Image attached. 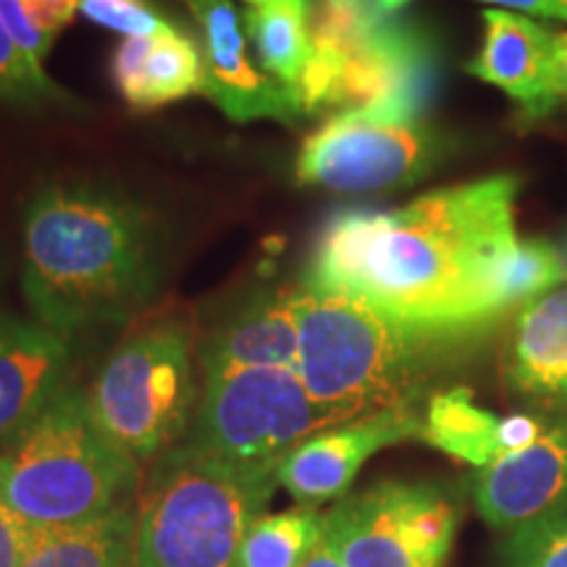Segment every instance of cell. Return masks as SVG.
<instances>
[{
    "instance_id": "cell-1",
    "label": "cell",
    "mask_w": 567,
    "mask_h": 567,
    "mask_svg": "<svg viewBox=\"0 0 567 567\" xmlns=\"http://www.w3.org/2000/svg\"><path fill=\"white\" fill-rule=\"evenodd\" d=\"M517 193L515 174H496L402 208L339 210L302 281L423 334L476 344L509 313L502 281L520 245Z\"/></svg>"
},
{
    "instance_id": "cell-2",
    "label": "cell",
    "mask_w": 567,
    "mask_h": 567,
    "mask_svg": "<svg viewBox=\"0 0 567 567\" xmlns=\"http://www.w3.org/2000/svg\"><path fill=\"white\" fill-rule=\"evenodd\" d=\"M21 284L38 323L63 337L130 321L155 289L151 221L103 189H40L24 218Z\"/></svg>"
},
{
    "instance_id": "cell-3",
    "label": "cell",
    "mask_w": 567,
    "mask_h": 567,
    "mask_svg": "<svg viewBox=\"0 0 567 567\" xmlns=\"http://www.w3.org/2000/svg\"><path fill=\"white\" fill-rule=\"evenodd\" d=\"M297 375L337 423L417 405L431 375L471 347L423 334L352 297L305 281L297 287Z\"/></svg>"
},
{
    "instance_id": "cell-4",
    "label": "cell",
    "mask_w": 567,
    "mask_h": 567,
    "mask_svg": "<svg viewBox=\"0 0 567 567\" xmlns=\"http://www.w3.org/2000/svg\"><path fill=\"white\" fill-rule=\"evenodd\" d=\"M276 484V467L234 463L189 439L163 452L137 488L134 567H234Z\"/></svg>"
},
{
    "instance_id": "cell-5",
    "label": "cell",
    "mask_w": 567,
    "mask_h": 567,
    "mask_svg": "<svg viewBox=\"0 0 567 567\" xmlns=\"http://www.w3.org/2000/svg\"><path fill=\"white\" fill-rule=\"evenodd\" d=\"M140 481V463L103 434L80 386H63L34 421L0 444V499L38 528L111 513L126 505Z\"/></svg>"
},
{
    "instance_id": "cell-6",
    "label": "cell",
    "mask_w": 567,
    "mask_h": 567,
    "mask_svg": "<svg viewBox=\"0 0 567 567\" xmlns=\"http://www.w3.org/2000/svg\"><path fill=\"white\" fill-rule=\"evenodd\" d=\"M436 76L431 34L375 0L310 3V61L297 87L302 116L354 109L421 116Z\"/></svg>"
},
{
    "instance_id": "cell-7",
    "label": "cell",
    "mask_w": 567,
    "mask_h": 567,
    "mask_svg": "<svg viewBox=\"0 0 567 567\" xmlns=\"http://www.w3.org/2000/svg\"><path fill=\"white\" fill-rule=\"evenodd\" d=\"M87 402L103 434L140 465L179 446L197 410L187 326L155 323L118 344L92 381Z\"/></svg>"
},
{
    "instance_id": "cell-8",
    "label": "cell",
    "mask_w": 567,
    "mask_h": 567,
    "mask_svg": "<svg viewBox=\"0 0 567 567\" xmlns=\"http://www.w3.org/2000/svg\"><path fill=\"white\" fill-rule=\"evenodd\" d=\"M339 425L295 368H245L205 375L189 442L243 465L279 467L297 444Z\"/></svg>"
},
{
    "instance_id": "cell-9",
    "label": "cell",
    "mask_w": 567,
    "mask_h": 567,
    "mask_svg": "<svg viewBox=\"0 0 567 567\" xmlns=\"http://www.w3.org/2000/svg\"><path fill=\"white\" fill-rule=\"evenodd\" d=\"M457 523V502L442 486L381 481L323 515V542L342 567H444Z\"/></svg>"
},
{
    "instance_id": "cell-10",
    "label": "cell",
    "mask_w": 567,
    "mask_h": 567,
    "mask_svg": "<svg viewBox=\"0 0 567 567\" xmlns=\"http://www.w3.org/2000/svg\"><path fill=\"white\" fill-rule=\"evenodd\" d=\"M444 137L423 116L354 109L323 122L297 155V182L365 195L415 184L436 168Z\"/></svg>"
},
{
    "instance_id": "cell-11",
    "label": "cell",
    "mask_w": 567,
    "mask_h": 567,
    "mask_svg": "<svg viewBox=\"0 0 567 567\" xmlns=\"http://www.w3.org/2000/svg\"><path fill=\"white\" fill-rule=\"evenodd\" d=\"M423 413L417 405L381 410V413L354 417L329 425L297 444L276 467V481L300 507H321L339 502L360 467L384 446L421 439Z\"/></svg>"
},
{
    "instance_id": "cell-12",
    "label": "cell",
    "mask_w": 567,
    "mask_h": 567,
    "mask_svg": "<svg viewBox=\"0 0 567 567\" xmlns=\"http://www.w3.org/2000/svg\"><path fill=\"white\" fill-rule=\"evenodd\" d=\"M203 27V95L231 122L276 118L297 124L302 109L289 90L252 66L231 0H184Z\"/></svg>"
},
{
    "instance_id": "cell-13",
    "label": "cell",
    "mask_w": 567,
    "mask_h": 567,
    "mask_svg": "<svg viewBox=\"0 0 567 567\" xmlns=\"http://www.w3.org/2000/svg\"><path fill=\"white\" fill-rule=\"evenodd\" d=\"M484 48L467 74L507 92L526 118L547 116L563 103L557 76V32L523 13L484 11Z\"/></svg>"
},
{
    "instance_id": "cell-14",
    "label": "cell",
    "mask_w": 567,
    "mask_h": 567,
    "mask_svg": "<svg viewBox=\"0 0 567 567\" xmlns=\"http://www.w3.org/2000/svg\"><path fill=\"white\" fill-rule=\"evenodd\" d=\"M478 515L492 528L515 530L567 499V415L526 450L481 467L473 484Z\"/></svg>"
},
{
    "instance_id": "cell-15",
    "label": "cell",
    "mask_w": 567,
    "mask_h": 567,
    "mask_svg": "<svg viewBox=\"0 0 567 567\" xmlns=\"http://www.w3.org/2000/svg\"><path fill=\"white\" fill-rule=\"evenodd\" d=\"M69 342L42 323L0 313V444L66 386Z\"/></svg>"
},
{
    "instance_id": "cell-16",
    "label": "cell",
    "mask_w": 567,
    "mask_h": 567,
    "mask_svg": "<svg viewBox=\"0 0 567 567\" xmlns=\"http://www.w3.org/2000/svg\"><path fill=\"white\" fill-rule=\"evenodd\" d=\"M547 429L549 425L536 415H494L473 400L471 389L452 386L431 394L425 402L421 439L444 455L481 471L494 460L526 450Z\"/></svg>"
},
{
    "instance_id": "cell-17",
    "label": "cell",
    "mask_w": 567,
    "mask_h": 567,
    "mask_svg": "<svg viewBox=\"0 0 567 567\" xmlns=\"http://www.w3.org/2000/svg\"><path fill=\"white\" fill-rule=\"evenodd\" d=\"M505 384L534 405L567 408V284L517 310L505 352Z\"/></svg>"
},
{
    "instance_id": "cell-18",
    "label": "cell",
    "mask_w": 567,
    "mask_h": 567,
    "mask_svg": "<svg viewBox=\"0 0 567 567\" xmlns=\"http://www.w3.org/2000/svg\"><path fill=\"white\" fill-rule=\"evenodd\" d=\"M300 352L297 289H271L255 295L213 331L200 352L205 375L245 368H295Z\"/></svg>"
},
{
    "instance_id": "cell-19",
    "label": "cell",
    "mask_w": 567,
    "mask_h": 567,
    "mask_svg": "<svg viewBox=\"0 0 567 567\" xmlns=\"http://www.w3.org/2000/svg\"><path fill=\"white\" fill-rule=\"evenodd\" d=\"M111 69L113 82L134 111L203 95V51L174 27L151 38H126L113 53Z\"/></svg>"
},
{
    "instance_id": "cell-20",
    "label": "cell",
    "mask_w": 567,
    "mask_h": 567,
    "mask_svg": "<svg viewBox=\"0 0 567 567\" xmlns=\"http://www.w3.org/2000/svg\"><path fill=\"white\" fill-rule=\"evenodd\" d=\"M134 528L130 505L76 526H34L21 567H134Z\"/></svg>"
},
{
    "instance_id": "cell-21",
    "label": "cell",
    "mask_w": 567,
    "mask_h": 567,
    "mask_svg": "<svg viewBox=\"0 0 567 567\" xmlns=\"http://www.w3.org/2000/svg\"><path fill=\"white\" fill-rule=\"evenodd\" d=\"M245 27L266 74L297 97L310 61V0H271L247 11Z\"/></svg>"
},
{
    "instance_id": "cell-22",
    "label": "cell",
    "mask_w": 567,
    "mask_h": 567,
    "mask_svg": "<svg viewBox=\"0 0 567 567\" xmlns=\"http://www.w3.org/2000/svg\"><path fill=\"white\" fill-rule=\"evenodd\" d=\"M323 542V513L295 507L264 513L247 528L234 567H302Z\"/></svg>"
},
{
    "instance_id": "cell-23",
    "label": "cell",
    "mask_w": 567,
    "mask_h": 567,
    "mask_svg": "<svg viewBox=\"0 0 567 567\" xmlns=\"http://www.w3.org/2000/svg\"><path fill=\"white\" fill-rule=\"evenodd\" d=\"M74 13L76 0H0V19L11 40L40 69L53 40Z\"/></svg>"
},
{
    "instance_id": "cell-24",
    "label": "cell",
    "mask_w": 567,
    "mask_h": 567,
    "mask_svg": "<svg viewBox=\"0 0 567 567\" xmlns=\"http://www.w3.org/2000/svg\"><path fill=\"white\" fill-rule=\"evenodd\" d=\"M559 284H567V268L559 247L549 239H523L505 271L502 295L507 310H515L551 292Z\"/></svg>"
},
{
    "instance_id": "cell-25",
    "label": "cell",
    "mask_w": 567,
    "mask_h": 567,
    "mask_svg": "<svg viewBox=\"0 0 567 567\" xmlns=\"http://www.w3.org/2000/svg\"><path fill=\"white\" fill-rule=\"evenodd\" d=\"M505 567H567V499L523 523L507 538Z\"/></svg>"
},
{
    "instance_id": "cell-26",
    "label": "cell",
    "mask_w": 567,
    "mask_h": 567,
    "mask_svg": "<svg viewBox=\"0 0 567 567\" xmlns=\"http://www.w3.org/2000/svg\"><path fill=\"white\" fill-rule=\"evenodd\" d=\"M59 87L48 80L45 71L27 59L11 40L0 19V97L13 103H40L59 101Z\"/></svg>"
},
{
    "instance_id": "cell-27",
    "label": "cell",
    "mask_w": 567,
    "mask_h": 567,
    "mask_svg": "<svg viewBox=\"0 0 567 567\" xmlns=\"http://www.w3.org/2000/svg\"><path fill=\"white\" fill-rule=\"evenodd\" d=\"M76 9L95 24L126 38H151L174 27L147 0H76Z\"/></svg>"
},
{
    "instance_id": "cell-28",
    "label": "cell",
    "mask_w": 567,
    "mask_h": 567,
    "mask_svg": "<svg viewBox=\"0 0 567 567\" xmlns=\"http://www.w3.org/2000/svg\"><path fill=\"white\" fill-rule=\"evenodd\" d=\"M34 526L0 499V567H21Z\"/></svg>"
},
{
    "instance_id": "cell-29",
    "label": "cell",
    "mask_w": 567,
    "mask_h": 567,
    "mask_svg": "<svg viewBox=\"0 0 567 567\" xmlns=\"http://www.w3.org/2000/svg\"><path fill=\"white\" fill-rule=\"evenodd\" d=\"M481 3L494 6V9L523 13L530 19H557L567 21V0H481Z\"/></svg>"
},
{
    "instance_id": "cell-30",
    "label": "cell",
    "mask_w": 567,
    "mask_h": 567,
    "mask_svg": "<svg viewBox=\"0 0 567 567\" xmlns=\"http://www.w3.org/2000/svg\"><path fill=\"white\" fill-rule=\"evenodd\" d=\"M557 76L563 101L567 97V32H557Z\"/></svg>"
},
{
    "instance_id": "cell-31",
    "label": "cell",
    "mask_w": 567,
    "mask_h": 567,
    "mask_svg": "<svg viewBox=\"0 0 567 567\" xmlns=\"http://www.w3.org/2000/svg\"><path fill=\"white\" fill-rule=\"evenodd\" d=\"M302 567H342V563H339L334 551L329 549V544L321 542V544H318V547H316L313 555L308 557V563H305Z\"/></svg>"
},
{
    "instance_id": "cell-32",
    "label": "cell",
    "mask_w": 567,
    "mask_h": 567,
    "mask_svg": "<svg viewBox=\"0 0 567 567\" xmlns=\"http://www.w3.org/2000/svg\"><path fill=\"white\" fill-rule=\"evenodd\" d=\"M408 3H413V0H375V6L386 13H400Z\"/></svg>"
},
{
    "instance_id": "cell-33",
    "label": "cell",
    "mask_w": 567,
    "mask_h": 567,
    "mask_svg": "<svg viewBox=\"0 0 567 567\" xmlns=\"http://www.w3.org/2000/svg\"><path fill=\"white\" fill-rule=\"evenodd\" d=\"M559 252H563V260H565V268H567V224H565V231H563V243L557 245Z\"/></svg>"
},
{
    "instance_id": "cell-34",
    "label": "cell",
    "mask_w": 567,
    "mask_h": 567,
    "mask_svg": "<svg viewBox=\"0 0 567 567\" xmlns=\"http://www.w3.org/2000/svg\"><path fill=\"white\" fill-rule=\"evenodd\" d=\"M245 3H250L252 9H258V6H266V3H271V0H245Z\"/></svg>"
}]
</instances>
